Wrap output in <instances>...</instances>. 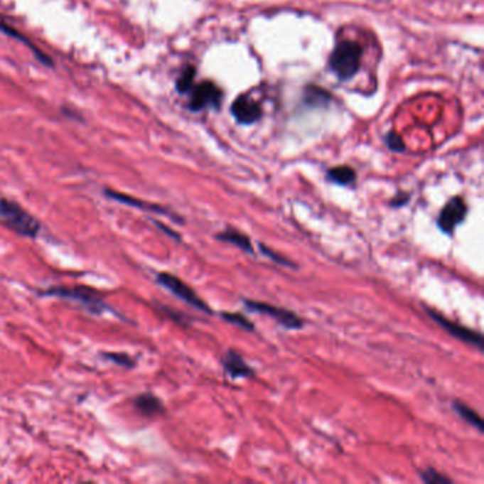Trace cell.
Segmentation results:
<instances>
[{
    "instance_id": "cell-4",
    "label": "cell",
    "mask_w": 484,
    "mask_h": 484,
    "mask_svg": "<svg viewBox=\"0 0 484 484\" xmlns=\"http://www.w3.org/2000/svg\"><path fill=\"white\" fill-rule=\"evenodd\" d=\"M156 281L165 287L166 290H169L175 297H178L179 300L185 301L186 304H189L190 307L206 313V314H213V310L186 284L183 283L179 277L171 274V273H158L156 274Z\"/></svg>"
},
{
    "instance_id": "cell-1",
    "label": "cell",
    "mask_w": 484,
    "mask_h": 484,
    "mask_svg": "<svg viewBox=\"0 0 484 484\" xmlns=\"http://www.w3.org/2000/svg\"><path fill=\"white\" fill-rule=\"evenodd\" d=\"M0 222L11 232L30 239H36L41 229L38 219L7 198H0Z\"/></svg>"
},
{
    "instance_id": "cell-3",
    "label": "cell",
    "mask_w": 484,
    "mask_h": 484,
    "mask_svg": "<svg viewBox=\"0 0 484 484\" xmlns=\"http://www.w3.org/2000/svg\"><path fill=\"white\" fill-rule=\"evenodd\" d=\"M361 55L362 47L357 41L344 40L331 53L330 67L341 81L350 80L360 71Z\"/></svg>"
},
{
    "instance_id": "cell-18",
    "label": "cell",
    "mask_w": 484,
    "mask_h": 484,
    "mask_svg": "<svg viewBox=\"0 0 484 484\" xmlns=\"http://www.w3.org/2000/svg\"><path fill=\"white\" fill-rule=\"evenodd\" d=\"M220 316H222V318L225 321H227L232 326H236V327H239L242 330H246V331H254V324L246 316H243L240 313H227V311H225V313H220Z\"/></svg>"
},
{
    "instance_id": "cell-13",
    "label": "cell",
    "mask_w": 484,
    "mask_h": 484,
    "mask_svg": "<svg viewBox=\"0 0 484 484\" xmlns=\"http://www.w3.org/2000/svg\"><path fill=\"white\" fill-rule=\"evenodd\" d=\"M216 239L220 240V242H225V243H230V244L239 247L240 250H243L244 253L254 254V247H253L250 237L247 235L239 232L237 229L227 227L223 232H219L216 235Z\"/></svg>"
},
{
    "instance_id": "cell-25",
    "label": "cell",
    "mask_w": 484,
    "mask_h": 484,
    "mask_svg": "<svg viewBox=\"0 0 484 484\" xmlns=\"http://www.w3.org/2000/svg\"><path fill=\"white\" fill-rule=\"evenodd\" d=\"M154 223L159 227V229H162L169 237H172V239H175V240H181V237H179V235L176 233V232H173V230H171L169 227H166V226H163L162 223H159V222H156V220H154Z\"/></svg>"
},
{
    "instance_id": "cell-20",
    "label": "cell",
    "mask_w": 484,
    "mask_h": 484,
    "mask_svg": "<svg viewBox=\"0 0 484 484\" xmlns=\"http://www.w3.org/2000/svg\"><path fill=\"white\" fill-rule=\"evenodd\" d=\"M421 478H422V480L426 484L452 483V480H451L448 476H445V475H442V473H439V472H436L435 469H431V468L426 469V470H424V472L421 473Z\"/></svg>"
},
{
    "instance_id": "cell-12",
    "label": "cell",
    "mask_w": 484,
    "mask_h": 484,
    "mask_svg": "<svg viewBox=\"0 0 484 484\" xmlns=\"http://www.w3.org/2000/svg\"><path fill=\"white\" fill-rule=\"evenodd\" d=\"M134 408L142 415V416H155V415H161L165 412L163 404L161 402V399L158 397H155L151 392H145L138 395L134 399Z\"/></svg>"
},
{
    "instance_id": "cell-11",
    "label": "cell",
    "mask_w": 484,
    "mask_h": 484,
    "mask_svg": "<svg viewBox=\"0 0 484 484\" xmlns=\"http://www.w3.org/2000/svg\"><path fill=\"white\" fill-rule=\"evenodd\" d=\"M105 196L118 202V203H122V205H127V206H131V208H136V209H141V210H148V212H154V213H159V215H165V216H169L171 219H175L176 222H183L179 216H173V213H169L168 209L159 206V205H154V203H148V202H144L141 199H136V198H132L129 195H125V193H119L117 190H111V189H107L105 190Z\"/></svg>"
},
{
    "instance_id": "cell-21",
    "label": "cell",
    "mask_w": 484,
    "mask_h": 484,
    "mask_svg": "<svg viewBox=\"0 0 484 484\" xmlns=\"http://www.w3.org/2000/svg\"><path fill=\"white\" fill-rule=\"evenodd\" d=\"M104 358H107L108 361L115 362L117 365L121 367H127V368H132L135 365V361L132 360V357H129L125 353H104L102 354Z\"/></svg>"
},
{
    "instance_id": "cell-17",
    "label": "cell",
    "mask_w": 484,
    "mask_h": 484,
    "mask_svg": "<svg viewBox=\"0 0 484 484\" xmlns=\"http://www.w3.org/2000/svg\"><path fill=\"white\" fill-rule=\"evenodd\" d=\"M195 75H196L195 67H192V65L185 67V70L182 71V74H181L179 78L176 80V90H178L181 94L189 92V91L192 90V87H193Z\"/></svg>"
},
{
    "instance_id": "cell-19",
    "label": "cell",
    "mask_w": 484,
    "mask_h": 484,
    "mask_svg": "<svg viewBox=\"0 0 484 484\" xmlns=\"http://www.w3.org/2000/svg\"><path fill=\"white\" fill-rule=\"evenodd\" d=\"M306 98H307V102L310 105H317V102H320L321 105H326L328 102V100H331L330 94L321 88H317V87H310L307 88L306 91Z\"/></svg>"
},
{
    "instance_id": "cell-24",
    "label": "cell",
    "mask_w": 484,
    "mask_h": 484,
    "mask_svg": "<svg viewBox=\"0 0 484 484\" xmlns=\"http://www.w3.org/2000/svg\"><path fill=\"white\" fill-rule=\"evenodd\" d=\"M411 199V195L409 193H405V192H399L392 200H391V206L394 208H402L405 206Z\"/></svg>"
},
{
    "instance_id": "cell-9",
    "label": "cell",
    "mask_w": 484,
    "mask_h": 484,
    "mask_svg": "<svg viewBox=\"0 0 484 484\" xmlns=\"http://www.w3.org/2000/svg\"><path fill=\"white\" fill-rule=\"evenodd\" d=\"M230 111H232V115L235 117V119L239 124H243V125H252V124L257 122L263 115L262 105L257 101L252 100L246 94L239 95L233 101Z\"/></svg>"
},
{
    "instance_id": "cell-22",
    "label": "cell",
    "mask_w": 484,
    "mask_h": 484,
    "mask_svg": "<svg viewBox=\"0 0 484 484\" xmlns=\"http://www.w3.org/2000/svg\"><path fill=\"white\" fill-rule=\"evenodd\" d=\"M259 249H260V252H262L266 257H269V259L273 260L274 263H277V264H280V266H286V267H296V264H294L293 262H290V260L286 259L284 256H281V254L273 252L270 247L264 246L263 243L259 244Z\"/></svg>"
},
{
    "instance_id": "cell-5",
    "label": "cell",
    "mask_w": 484,
    "mask_h": 484,
    "mask_svg": "<svg viewBox=\"0 0 484 484\" xmlns=\"http://www.w3.org/2000/svg\"><path fill=\"white\" fill-rule=\"evenodd\" d=\"M243 304L249 311L269 316L273 320H276L281 327H284L287 330H301L304 327V321L296 313H293L290 310L276 307V306L262 303V301L249 300V299H244Z\"/></svg>"
},
{
    "instance_id": "cell-10",
    "label": "cell",
    "mask_w": 484,
    "mask_h": 484,
    "mask_svg": "<svg viewBox=\"0 0 484 484\" xmlns=\"http://www.w3.org/2000/svg\"><path fill=\"white\" fill-rule=\"evenodd\" d=\"M222 367L225 372L232 380H240V378H252L254 377V370L243 360L240 354H237L235 350H229L222 357Z\"/></svg>"
},
{
    "instance_id": "cell-14",
    "label": "cell",
    "mask_w": 484,
    "mask_h": 484,
    "mask_svg": "<svg viewBox=\"0 0 484 484\" xmlns=\"http://www.w3.org/2000/svg\"><path fill=\"white\" fill-rule=\"evenodd\" d=\"M327 179L331 181L333 183H337V185H341V186H348V185H353L357 181V173L351 166L343 165V166H335V168L328 169Z\"/></svg>"
},
{
    "instance_id": "cell-6",
    "label": "cell",
    "mask_w": 484,
    "mask_h": 484,
    "mask_svg": "<svg viewBox=\"0 0 484 484\" xmlns=\"http://www.w3.org/2000/svg\"><path fill=\"white\" fill-rule=\"evenodd\" d=\"M468 203L465 202L463 198L461 196H455L452 198L446 205L445 208L442 209V212L439 213L438 216V227L446 233V235H452L456 227L459 225L463 223V220L466 219L468 216Z\"/></svg>"
},
{
    "instance_id": "cell-15",
    "label": "cell",
    "mask_w": 484,
    "mask_h": 484,
    "mask_svg": "<svg viewBox=\"0 0 484 484\" xmlns=\"http://www.w3.org/2000/svg\"><path fill=\"white\" fill-rule=\"evenodd\" d=\"M0 31H3L4 34H7V36H10V37H13V38H16V40L24 43V44L36 54V58H37L38 61H41L43 64H45V65H47V64H48V65H53V61L50 60V57H48L47 54H44V53L40 51L37 47H34V44H33L31 41H28L21 33H18L17 30H14L13 27H10V26H7L6 23L0 21Z\"/></svg>"
},
{
    "instance_id": "cell-8",
    "label": "cell",
    "mask_w": 484,
    "mask_h": 484,
    "mask_svg": "<svg viewBox=\"0 0 484 484\" xmlns=\"http://www.w3.org/2000/svg\"><path fill=\"white\" fill-rule=\"evenodd\" d=\"M425 311H426V314H429V317H431L435 323H438L445 331H448L449 334H452L455 338H459L461 341H463V343H466V344H470V345L476 347L479 351H483V337H482L480 333L473 331V330H470V328H468V327L459 326V324H456V323L448 320V318L443 317L442 314L436 313V311L432 310V308L425 307Z\"/></svg>"
},
{
    "instance_id": "cell-7",
    "label": "cell",
    "mask_w": 484,
    "mask_h": 484,
    "mask_svg": "<svg viewBox=\"0 0 484 484\" xmlns=\"http://www.w3.org/2000/svg\"><path fill=\"white\" fill-rule=\"evenodd\" d=\"M223 98L222 90L213 81H203L198 85H193L190 90V111H202L205 108L213 107L219 108Z\"/></svg>"
},
{
    "instance_id": "cell-23",
    "label": "cell",
    "mask_w": 484,
    "mask_h": 484,
    "mask_svg": "<svg viewBox=\"0 0 484 484\" xmlns=\"http://www.w3.org/2000/svg\"><path fill=\"white\" fill-rule=\"evenodd\" d=\"M387 145L391 151L394 152H404L405 151V142L402 141V138L395 134V132H389L387 135Z\"/></svg>"
},
{
    "instance_id": "cell-16",
    "label": "cell",
    "mask_w": 484,
    "mask_h": 484,
    "mask_svg": "<svg viewBox=\"0 0 484 484\" xmlns=\"http://www.w3.org/2000/svg\"><path fill=\"white\" fill-rule=\"evenodd\" d=\"M453 409L458 412V415L466 421L470 426L476 428L480 434L483 432V421L479 416V414L476 411H473L472 408H469L466 404L461 402V401H455L453 402Z\"/></svg>"
},
{
    "instance_id": "cell-2",
    "label": "cell",
    "mask_w": 484,
    "mask_h": 484,
    "mask_svg": "<svg viewBox=\"0 0 484 484\" xmlns=\"http://www.w3.org/2000/svg\"><path fill=\"white\" fill-rule=\"evenodd\" d=\"M44 297H55L61 300H70L75 301L80 306H82L87 311H90L94 316H100L105 313L107 310H111L102 300V296L100 291L84 287V286H57L50 287L47 290H43L38 293Z\"/></svg>"
}]
</instances>
